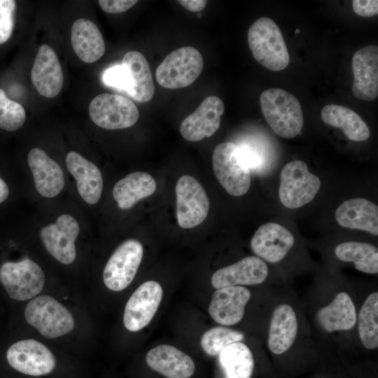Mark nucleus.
I'll list each match as a JSON object with an SVG mask.
<instances>
[{"label": "nucleus", "instance_id": "1", "mask_svg": "<svg viewBox=\"0 0 378 378\" xmlns=\"http://www.w3.org/2000/svg\"><path fill=\"white\" fill-rule=\"evenodd\" d=\"M359 289L338 278H318L300 300L320 351L354 347Z\"/></svg>", "mask_w": 378, "mask_h": 378}, {"label": "nucleus", "instance_id": "2", "mask_svg": "<svg viewBox=\"0 0 378 378\" xmlns=\"http://www.w3.org/2000/svg\"><path fill=\"white\" fill-rule=\"evenodd\" d=\"M262 344L279 365L319 358L310 323L293 289L281 288L272 307Z\"/></svg>", "mask_w": 378, "mask_h": 378}, {"label": "nucleus", "instance_id": "3", "mask_svg": "<svg viewBox=\"0 0 378 378\" xmlns=\"http://www.w3.org/2000/svg\"><path fill=\"white\" fill-rule=\"evenodd\" d=\"M260 104L263 116L278 136L291 139L301 132L302 110L293 94L280 88H270L261 93Z\"/></svg>", "mask_w": 378, "mask_h": 378}, {"label": "nucleus", "instance_id": "4", "mask_svg": "<svg viewBox=\"0 0 378 378\" xmlns=\"http://www.w3.org/2000/svg\"><path fill=\"white\" fill-rule=\"evenodd\" d=\"M248 43L255 59L272 71L284 69L290 55L278 25L269 18L255 21L248 31Z\"/></svg>", "mask_w": 378, "mask_h": 378}, {"label": "nucleus", "instance_id": "5", "mask_svg": "<svg viewBox=\"0 0 378 378\" xmlns=\"http://www.w3.org/2000/svg\"><path fill=\"white\" fill-rule=\"evenodd\" d=\"M27 322L44 337L53 339L73 330L75 326L71 312L50 295L34 298L24 309Z\"/></svg>", "mask_w": 378, "mask_h": 378}, {"label": "nucleus", "instance_id": "6", "mask_svg": "<svg viewBox=\"0 0 378 378\" xmlns=\"http://www.w3.org/2000/svg\"><path fill=\"white\" fill-rule=\"evenodd\" d=\"M204 66L200 52L191 46L181 47L171 52L156 69V80L167 89L189 86L200 75Z\"/></svg>", "mask_w": 378, "mask_h": 378}, {"label": "nucleus", "instance_id": "7", "mask_svg": "<svg viewBox=\"0 0 378 378\" xmlns=\"http://www.w3.org/2000/svg\"><path fill=\"white\" fill-rule=\"evenodd\" d=\"M320 187L319 178L309 171L304 162L291 161L280 173V202L288 209L300 208L314 200Z\"/></svg>", "mask_w": 378, "mask_h": 378}, {"label": "nucleus", "instance_id": "8", "mask_svg": "<svg viewBox=\"0 0 378 378\" xmlns=\"http://www.w3.org/2000/svg\"><path fill=\"white\" fill-rule=\"evenodd\" d=\"M214 174L228 194L238 197L251 186V172L240 158L238 146L232 142L217 145L212 155Z\"/></svg>", "mask_w": 378, "mask_h": 378}, {"label": "nucleus", "instance_id": "9", "mask_svg": "<svg viewBox=\"0 0 378 378\" xmlns=\"http://www.w3.org/2000/svg\"><path fill=\"white\" fill-rule=\"evenodd\" d=\"M89 115L97 126L113 130L133 126L139 119V111L130 99L116 94L103 93L90 102Z\"/></svg>", "mask_w": 378, "mask_h": 378}, {"label": "nucleus", "instance_id": "10", "mask_svg": "<svg viewBox=\"0 0 378 378\" xmlns=\"http://www.w3.org/2000/svg\"><path fill=\"white\" fill-rule=\"evenodd\" d=\"M0 281L10 298L24 301L41 292L45 276L36 262L25 258L4 263L0 268Z\"/></svg>", "mask_w": 378, "mask_h": 378}, {"label": "nucleus", "instance_id": "11", "mask_svg": "<svg viewBox=\"0 0 378 378\" xmlns=\"http://www.w3.org/2000/svg\"><path fill=\"white\" fill-rule=\"evenodd\" d=\"M143 255L144 248L138 240L127 239L119 245L104 269L105 286L113 291L126 288L133 281Z\"/></svg>", "mask_w": 378, "mask_h": 378}, {"label": "nucleus", "instance_id": "12", "mask_svg": "<svg viewBox=\"0 0 378 378\" xmlns=\"http://www.w3.org/2000/svg\"><path fill=\"white\" fill-rule=\"evenodd\" d=\"M176 216L179 226L190 229L206 218L210 202L202 186L194 177L185 175L176 184Z\"/></svg>", "mask_w": 378, "mask_h": 378}, {"label": "nucleus", "instance_id": "13", "mask_svg": "<svg viewBox=\"0 0 378 378\" xmlns=\"http://www.w3.org/2000/svg\"><path fill=\"white\" fill-rule=\"evenodd\" d=\"M211 283L216 290L241 286H272L269 265L255 255L245 257L231 265L216 270Z\"/></svg>", "mask_w": 378, "mask_h": 378}, {"label": "nucleus", "instance_id": "14", "mask_svg": "<svg viewBox=\"0 0 378 378\" xmlns=\"http://www.w3.org/2000/svg\"><path fill=\"white\" fill-rule=\"evenodd\" d=\"M253 297V290L248 286L216 289L211 297L209 314L217 323L231 328L239 324L245 318L247 307Z\"/></svg>", "mask_w": 378, "mask_h": 378}, {"label": "nucleus", "instance_id": "15", "mask_svg": "<svg viewBox=\"0 0 378 378\" xmlns=\"http://www.w3.org/2000/svg\"><path fill=\"white\" fill-rule=\"evenodd\" d=\"M79 232L77 220L69 214H62L54 223L42 227L39 235L50 255L62 264L69 265L76 256L75 241Z\"/></svg>", "mask_w": 378, "mask_h": 378}, {"label": "nucleus", "instance_id": "16", "mask_svg": "<svg viewBox=\"0 0 378 378\" xmlns=\"http://www.w3.org/2000/svg\"><path fill=\"white\" fill-rule=\"evenodd\" d=\"M295 244L293 234L276 223H267L255 231L250 245L255 256L267 265L284 262Z\"/></svg>", "mask_w": 378, "mask_h": 378}, {"label": "nucleus", "instance_id": "17", "mask_svg": "<svg viewBox=\"0 0 378 378\" xmlns=\"http://www.w3.org/2000/svg\"><path fill=\"white\" fill-rule=\"evenodd\" d=\"M8 364L15 370L31 376L50 373L56 360L52 351L34 340H24L12 344L6 353Z\"/></svg>", "mask_w": 378, "mask_h": 378}, {"label": "nucleus", "instance_id": "18", "mask_svg": "<svg viewBox=\"0 0 378 378\" xmlns=\"http://www.w3.org/2000/svg\"><path fill=\"white\" fill-rule=\"evenodd\" d=\"M162 298V288L155 281H147L133 293L124 312L123 323L130 331L145 328L155 314Z\"/></svg>", "mask_w": 378, "mask_h": 378}, {"label": "nucleus", "instance_id": "19", "mask_svg": "<svg viewBox=\"0 0 378 378\" xmlns=\"http://www.w3.org/2000/svg\"><path fill=\"white\" fill-rule=\"evenodd\" d=\"M355 347L367 352L378 349V289H359L356 321Z\"/></svg>", "mask_w": 378, "mask_h": 378}, {"label": "nucleus", "instance_id": "20", "mask_svg": "<svg viewBox=\"0 0 378 378\" xmlns=\"http://www.w3.org/2000/svg\"><path fill=\"white\" fill-rule=\"evenodd\" d=\"M224 111V104L219 97H207L181 123V136L189 141H198L211 136L220 127Z\"/></svg>", "mask_w": 378, "mask_h": 378}, {"label": "nucleus", "instance_id": "21", "mask_svg": "<svg viewBox=\"0 0 378 378\" xmlns=\"http://www.w3.org/2000/svg\"><path fill=\"white\" fill-rule=\"evenodd\" d=\"M353 94L371 102L378 95V47L370 45L358 50L352 58Z\"/></svg>", "mask_w": 378, "mask_h": 378}, {"label": "nucleus", "instance_id": "22", "mask_svg": "<svg viewBox=\"0 0 378 378\" xmlns=\"http://www.w3.org/2000/svg\"><path fill=\"white\" fill-rule=\"evenodd\" d=\"M32 83L38 92L47 98L56 97L64 84V74L54 50L42 45L36 54L31 71Z\"/></svg>", "mask_w": 378, "mask_h": 378}, {"label": "nucleus", "instance_id": "23", "mask_svg": "<svg viewBox=\"0 0 378 378\" xmlns=\"http://www.w3.org/2000/svg\"><path fill=\"white\" fill-rule=\"evenodd\" d=\"M27 162L39 194L52 198L60 193L64 176L62 169L54 160L43 150L34 148L28 153Z\"/></svg>", "mask_w": 378, "mask_h": 378}, {"label": "nucleus", "instance_id": "24", "mask_svg": "<svg viewBox=\"0 0 378 378\" xmlns=\"http://www.w3.org/2000/svg\"><path fill=\"white\" fill-rule=\"evenodd\" d=\"M66 164L76 181L80 196L89 204L97 203L103 190V178L99 168L76 151L66 156Z\"/></svg>", "mask_w": 378, "mask_h": 378}, {"label": "nucleus", "instance_id": "25", "mask_svg": "<svg viewBox=\"0 0 378 378\" xmlns=\"http://www.w3.org/2000/svg\"><path fill=\"white\" fill-rule=\"evenodd\" d=\"M146 361L150 368L167 378H190L195 370V363L189 356L168 344L150 349Z\"/></svg>", "mask_w": 378, "mask_h": 378}, {"label": "nucleus", "instance_id": "26", "mask_svg": "<svg viewBox=\"0 0 378 378\" xmlns=\"http://www.w3.org/2000/svg\"><path fill=\"white\" fill-rule=\"evenodd\" d=\"M335 218L342 227L378 235V206L366 199L344 201L336 209Z\"/></svg>", "mask_w": 378, "mask_h": 378}, {"label": "nucleus", "instance_id": "27", "mask_svg": "<svg viewBox=\"0 0 378 378\" xmlns=\"http://www.w3.org/2000/svg\"><path fill=\"white\" fill-rule=\"evenodd\" d=\"M122 64L129 80L127 94L139 102H148L155 93V85L149 64L142 53L136 50L126 52Z\"/></svg>", "mask_w": 378, "mask_h": 378}, {"label": "nucleus", "instance_id": "28", "mask_svg": "<svg viewBox=\"0 0 378 378\" xmlns=\"http://www.w3.org/2000/svg\"><path fill=\"white\" fill-rule=\"evenodd\" d=\"M72 48L80 59L93 63L104 54L105 43L97 26L90 20L80 18L74 21L71 29Z\"/></svg>", "mask_w": 378, "mask_h": 378}, {"label": "nucleus", "instance_id": "29", "mask_svg": "<svg viewBox=\"0 0 378 378\" xmlns=\"http://www.w3.org/2000/svg\"><path fill=\"white\" fill-rule=\"evenodd\" d=\"M153 177L144 172H134L118 181L113 189V197L119 208L131 209L139 201L153 195L156 190Z\"/></svg>", "mask_w": 378, "mask_h": 378}, {"label": "nucleus", "instance_id": "30", "mask_svg": "<svg viewBox=\"0 0 378 378\" xmlns=\"http://www.w3.org/2000/svg\"><path fill=\"white\" fill-rule=\"evenodd\" d=\"M321 116L323 122L341 129L351 141H364L370 137V131L365 122L349 108L328 104L322 108Z\"/></svg>", "mask_w": 378, "mask_h": 378}, {"label": "nucleus", "instance_id": "31", "mask_svg": "<svg viewBox=\"0 0 378 378\" xmlns=\"http://www.w3.org/2000/svg\"><path fill=\"white\" fill-rule=\"evenodd\" d=\"M335 258L345 263H351L359 272L368 274L378 273V248L374 245L358 241H346L334 249Z\"/></svg>", "mask_w": 378, "mask_h": 378}, {"label": "nucleus", "instance_id": "32", "mask_svg": "<svg viewBox=\"0 0 378 378\" xmlns=\"http://www.w3.org/2000/svg\"><path fill=\"white\" fill-rule=\"evenodd\" d=\"M225 378H251L255 358L250 346L243 342L232 343L218 354Z\"/></svg>", "mask_w": 378, "mask_h": 378}, {"label": "nucleus", "instance_id": "33", "mask_svg": "<svg viewBox=\"0 0 378 378\" xmlns=\"http://www.w3.org/2000/svg\"><path fill=\"white\" fill-rule=\"evenodd\" d=\"M245 339L246 334L241 330L218 326L206 331L201 337L200 344L206 354L216 356L228 345L243 342Z\"/></svg>", "mask_w": 378, "mask_h": 378}, {"label": "nucleus", "instance_id": "34", "mask_svg": "<svg viewBox=\"0 0 378 378\" xmlns=\"http://www.w3.org/2000/svg\"><path fill=\"white\" fill-rule=\"evenodd\" d=\"M25 119L23 106L10 99L0 88V128L8 132L15 131L24 125Z\"/></svg>", "mask_w": 378, "mask_h": 378}, {"label": "nucleus", "instance_id": "35", "mask_svg": "<svg viewBox=\"0 0 378 378\" xmlns=\"http://www.w3.org/2000/svg\"><path fill=\"white\" fill-rule=\"evenodd\" d=\"M15 10V1L0 0V44L6 43L13 34Z\"/></svg>", "mask_w": 378, "mask_h": 378}, {"label": "nucleus", "instance_id": "36", "mask_svg": "<svg viewBox=\"0 0 378 378\" xmlns=\"http://www.w3.org/2000/svg\"><path fill=\"white\" fill-rule=\"evenodd\" d=\"M104 83L113 88L127 92L129 89V80L124 66L115 64L106 69L103 74Z\"/></svg>", "mask_w": 378, "mask_h": 378}, {"label": "nucleus", "instance_id": "37", "mask_svg": "<svg viewBox=\"0 0 378 378\" xmlns=\"http://www.w3.org/2000/svg\"><path fill=\"white\" fill-rule=\"evenodd\" d=\"M137 2L136 0H99L98 1L101 8L108 13H123Z\"/></svg>", "mask_w": 378, "mask_h": 378}, {"label": "nucleus", "instance_id": "38", "mask_svg": "<svg viewBox=\"0 0 378 378\" xmlns=\"http://www.w3.org/2000/svg\"><path fill=\"white\" fill-rule=\"evenodd\" d=\"M352 6L354 11L359 16L368 18L378 13V1L377 0H354Z\"/></svg>", "mask_w": 378, "mask_h": 378}, {"label": "nucleus", "instance_id": "39", "mask_svg": "<svg viewBox=\"0 0 378 378\" xmlns=\"http://www.w3.org/2000/svg\"><path fill=\"white\" fill-rule=\"evenodd\" d=\"M238 150L241 160L249 169H255L261 166L260 157L250 147L238 146Z\"/></svg>", "mask_w": 378, "mask_h": 378}, {"label": "nucleus", "instance_id": "40", "mask_svg": "<svg viewBox=\"0 0 378 378\" xmlns=\"http://www.w3.org/2000/svg\"><path fill=\"white\" fill-rule=\"evenodd\" d=\"M178 2L186 10L191 12H200L206 6L205 0H179Z\"/></svg>", "mask_w": 378, "mask_h": 378}, {"label": "nucleus", "instance_id": "41", "mask_svg": "<svg viewBox=\"0 0 378 378\" xmlns=\"http://www.w3.org/2000/svg\"><path fill=\"white\" fill-rule=\"evenodd\" d=\"M9 195V188L6 183L0 177V204L4 202Z\"/></svg>", "mask_w": 378, "mask_h": 378}, {"label": "nucleus", "instance_id": "42", "mask_svg": "<svg viewBox=\"0 0 378 378\" xmlns=\"http://www.w3.org/2000/svg\"><path fill=\"white\" fill-rule=\"evenodd\" d=\"M314 378H326V377H314Z\"/></svg>", "mask_w": 378, "mask_h": 378}, {"label": "nucleus", "instance_id": "43", "mask_svg": "<svg viewBox=\"0 0 378 378\" xmlns=\"http://www.w3.org/2000/svg\"><path fill=\"white\" fill-rule=\"evenodd\" d=\"M299 31H300L299 29L296 30V33H298V32H299Z\"/></svg>", "mask_w": 378, "mask_h": 378}]
</instances>
